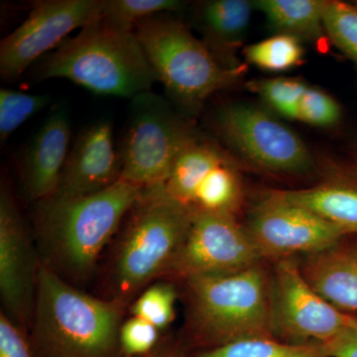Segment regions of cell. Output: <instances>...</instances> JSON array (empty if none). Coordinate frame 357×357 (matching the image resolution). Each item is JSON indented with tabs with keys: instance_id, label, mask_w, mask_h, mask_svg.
<instances>
[{
	"instance_id": "3957f363",
	"label": "cell",
	"mask_w": 357,
	"mask_h": 357,
	"mask_svg": "<svg viewBox=\"0 0 357 357\" xmlns=\"http://www.w3.org/2000/svg\"><path fill=\"white\" fill-rule=\"evenodd\" d=\"M36 79H66L100 96L130 98L158 83L134 30L100 17L84 26L37 66Z\"/></svg>"
},
{
	"instance_id": "5b68a950",
	"label": "cell",
	"mask_w": 357,
	"mask_h": 357,
	"mask_svg": "<svg viewBox=\"0 0 357 357\" xmlns=\"http://www.w3.org/2000/svg\"><path fill=\"white\" fill-rule=\"evenodd\" d=\"M194 211L166 194L164 185L144 188L129 211L112 260L114 300L126 306L133 296L167 270L184 243Z\"/></svg>"
},
{
	"instance_id": "d6986e66",
	"label": "cell",
	"mask_w": 357,
	"mask_h": 357,
	"mask_svg": "<svg viewBox=\"0 0 357 357\" xmlns=\"http://www.w3.org/2000/svg\"><path fill=\"white\" fill-rule=\"evenodd\" d=\"M252 4L245 0H213L202 4L199 20L208 47L218 60L225 47L243 35L251 17Z\"/></svg>"
},
{
	"instance_id": "7a4b0ae2",
	"label": "cell",
	"mask_w": 357,
	"mask_h": 357,
	"mask_svg": "<svg viewBox=\"0 0 357 357\" xmlns=\"http://www.w3.org/2000/svg\"><path fill=\"white\" fill-rule=\"evenodd\" d=\"M124 307L84 293L40 262L28 328L33 357H122Z\"/></svg>"
},
{
	"instance_id": "277c9868",
	"label": "cell",
	"mask_w": 357,
	"mask_h": 357,
	"mask_svg": "<svg viewBox=\"0 0 357 357\" xmlns=\"http://www.w3.org/2000/svg\"><path fill=\"white\" fill-rule=\"evenodd\" d=\"M189 328L199 349L251 337H274L271 278L258 264L185 280Z\"/></svg>"
},
{
	"instance_id": "1f68e13d",
	"label": "cell",
	"mask_w": 357,
	"mask_h": 357,
	"mask_svg": "<svg viewBox=\"0 0 357 357\" xmlns=\"http://www.w3.org/2000/svg\"><path fill=\"white\" fill-rule=\"evenodd\" d=\"M142 357H185L177 349L159 344L153 351Z\"/></svg>"
},
{
	"instance_id": "4fadbf2b",
	"label": "cell",
	"mask_w": 357,
	"mask_h": 357,
	"mask_svg": "<svg viewBox=\"0 0 357 357\" xmlns=\"http://www.w3.org/2000/svg\"><path fill=\"white\" fill-rule=\"evenodd\" d=\"M40 262L13 192L0 189V294L6 314L26 333L31 321ZM28 335V333H27Z\"/></svg>"
},
{
	"instance_id": "836d02e7",
	"label": "cell",
	"mask_w": 357,
	"mask_h": 357,
	"mask_svg": "<svg viewBox=\"0 0 357 357\" xmlns=\"http://www.w3.org/2000/svg\"><path fill=\"white\" fill-rule=\"evenodd\" d=\"M354 174H356V178H357V155L356 157V164H354Z\"/></svg>"
},
{
	"instance_id": "52a82bcc",
	"label": "cell",
	"mask_w": 357,
	"mask_h": 357,
	"mask_svg": "<svg viewBox=\"0 0 357 357\" xmlns=\"http://www.w3.org/2000/svg\"><path fill=\"white\" fill-rule=\"evenodd\" d=\"M121 153V180L142 188L165 184L176 161L199 136L153 91L131 100Z\"/></svg>"
},
{
	"instance_id": "d6a6232c",
	"label": "cell",
	"mask_w": 357,
	"mask_h": 357,
	"mask_svg": "<svg viewBox=\"0 0 357 357\" xmlns=\"http://www.w3.org/2000/svg\"><path fill=\"white\" fill-rule=\"evenodd\" d=\"M351 317H352V321H351V324H352V326H354V328H356L357 330V316H356V314H351Z\"/></svg>"
},
{
	"instance_id": "5bb4252c",
	"label": "cell",
	"mask_w": 357,
	"mask_h": 357,
	"mask_svg": "<svg viewBox=\"0 0 357 357\" xmlns=\"http://www.w3.org/2000/svg\"><path fill=\"white\" fill-rule=\"evenodd\" d=\"M121 157L115 149L112 122L100 121L77 136L53 196L96 194L121 181Z\"/></svg>"
},
{
	"instance_id": "603a6c76",
	"label": "cell",
	"mask_w": 357,
	"mask_h": 357,
	"mask_svg": "<svg viewBox=\"0 0 357 357\" xmlns=\"http://www.w3.org/2000/svg\"><path fill=\"white\" fill-rule=\"evenodd\" d=\"M51 102L47 95H31L14 89H0V141L3 144L9 136L33 115Z\"/></svg>"
},
{
	"instance_id": "9c48e42d",
	"label": "cell",
	"mask_w": 357,
	"mask_h": 357,
	"mask_svg": "<svg viewBox=\"0 0 357 357\" xmlns=\"http://www.w3.org/2000/svg\"><path fill=\"white\" fill-rule=\"evenodd\" d=\"M215 124L223 139L258 168L289 176H306L314 170L304 142L262 110L230 103L218 112Z\"/></svg>"
},
{
	"instance_id": "f1b7e54d",
	"label": "cell",
	"mask_w": 357,
	"mask_h": 357,
	"mask_svg": "<svg viewBox=\"0 0 357 357\" xmlns=\"http://www.w3.org/2000/svg\"><path fill=\"white\" fill-rule=\"evenodd\" d=\"M340 116L342 110L332 96L307 86L300 102L298 119L312 126L328 128L337 124Z\"/></svg>"
},
{
	"instance_id": "cb8c5ba5",
	"label": "cell",
	"mask_w": 357,
	"mask_h": 357,
	"mask_svg": "<svg viewBox=\"0 0 357 357\" xmlns=\"http://www.w3.org/2000/svg\"><path fill=\"white\" fill-rule=\"evenodd\" d=\"M177 292L174 285L166 282L153 284L145 289L131 305L130 312L152 324L162 331L175 319Z\"/></svg>"
},
{
	"instance_id": "ffe728a7",
	"label": "cell",
	"mask_w": 357,
	"mask_h": 357,
	"mask_svg": "<svg viewBox=\"0 0 357 357\" xmlns=\"http://www.w3.org/2000/svg\"><path fill=\"white\" fill-rule=\"evenodd\" d=\"M256 8L266 16L269 24L283 34L316 38L324 28L328 1L321 0H258Z\"/></svg>"
},
{
	"instance_id": "ac0fdd59",
	"label": "cell",
	"mask_w": 357,
	"mask_h": 357,
	"mask_svg": "<svg viewBox=\"0 0 357 357\" xmlns=\"http://www.w3.org/2000/svg\"><path fill=\"white\" fill-rule=\"evenodd\" d=\"M243 198V185L234 164L223 152L199 176L191 210L194 213H236Z\"/></svg>"
},
{
	"instance_id": "8fae6325",
	"label": "cell",
	"mask_w": 357,
	"mask_h": 357,
	"mask_svg": "<svg viewBox=\"0 0 357 357\" xmlns=\"http://www.w3.org/2000/svg\"><path fill=\"white\" fill-rule=\"evenodd\" d=\"M248 230L229 213H195L166 275L187 279L231 273L260 263Z\"/></svg>"
},
{
	"instance_id": "e575fe53",
	"label": "cell",
	"mask_w": 357,
	"mask_h": 357,
	"mask_svg": "<svg viewBox=\"0 0 357 357\" xmlns=\"http://www.w3.org/2000/svg\"><path fill=\"white\" fill-rule=\"evenodd\" d=\"M354 252H356V255H357V244H356V249H354Z\"/></svg>"
},
{
	"instance_id": "d4e9b609",
	"label": "cell",
	"mask_w": 357,
	"mask_h": 357,
	"mask_svg": "<svg viewBox=\"0 0 357 357\" xmlns=\"http://www.w3.org/2000/svg\"><path fill=\"white\" fill-rule=\"evenodd\" d=\"M182 6L178 0H105L102 17L112 24L134 30L140 21L177 11Z\"/></svg>"
},
{
	"instance_id": "9a60e30c",
	"label": "cell",
	"mask_w": 357,
	"mask_h": 357,
	"mask_svg": "<svg viewBox=\"0 0 357 357\" xmlns=\"http://www.w3.org/2000/svg\"><path fill=\"white\" fill-rule=\"evenodd\" d=\"M69 110L59 105L47 117L30 143L21 167V189L33 203L57 192L61 175L70 152Z\"/></svg>"
},
{
	"instance_id": "484cf974",
	"label": "cell",
	"mask_w": 357,
	"mask_h": 357,
	"mask_svg": "<svg viewBox=\"0 0 357 357\" xmlns=\"http://www.w3.org/2000/svg\"><path fill=\"white\" fill-rule=\"evenodd\" d=\"M324 29L335 46L357 65V4L328 1Z\"/></svg>"
},
{
	"instance_id": "f546056e",
	"label": "cell",
	"mask_w": 357,
	"mask_h": 357,
	"mask_svg": "<svg viewBox=\"0 0 357 357\" xmlns=\"http://www.w3.org/2000/svg\"><path fill=\"white\" fill-rule=\"evenodd\" d=\"M0 357H33L27 333L3 312L0 314Z\"/></svg>"
},
{
	"instance_id": "ba28073f",
	"label": "cell",
	"mask_w": 357,
	"mask_h": 357,
	"mask_svg": "<svg viewBox=\"0 0 357 357\" xmlns=\"http://www.w3.org/2000/svg\"><path fill=\"white\" fill-rule=\"evenodd\" d=\"M271 312L273 337L289 344H325L351 324V314L314 291L292 257L275 265Z\"/></svg>"
},
{
	"instance_id": "83f0119b",
	"label": "cell",
	"mask_w": 357,
	"mask_h": 357,
	"mask_svg": "<svg viewBox=\"0 0 357 357\" xmlns=\"http://www.w3.org/2000/svg\"><path fill=\"white\" fill-rule=\"evenodd\" d=\"M160 330L144 319L131 317L122 323L119 347L122 357H142L154 351L159 344Z\"/></svg>"
},
{
	"instance_id": "30bf717a",
	"label": "cell",
	"mask_w": 357,
	"mask_h": 357,
	"mask_svg": "<svg viewBox=\"0 0 357 357\" xmlns=\"http://www.w3.org/2000/svg\"><path fill=\"white\" fill-rule=\"evenodd\" d=\"M105 0H42L0 44V75L13 79L55 50L70 33L102 17Z\"/></svg>"
},
{
	"instance_id": "6da1fadb",
	"label": "cell",
	"mask_w": 357,
	"mask_h": 357,
	"mask_svg": "<svg viewBox=\"0 0 357 357\" xmlns=\"http://www.w3.org/2000/svg\"><path fill=\"white\" fill-rule=\"evenodd\" d=\"M143 191L121 180L89 196H51L34 203L35 229L45 258L41 262L66 281L86 280Z\"/></svg>"
},
{
	"instance_id": "7402d4cb",
	"label": "cell",
	"mask_w": 357,
	"mask_h": 357,
	"mask_svg": "<svg viewBox=\"0 0 357 357\" xmlns=\"http://www.w3.org/2000/svg\"><path fill=\"white\" fill-rule=\"evenodd\" d=\"M245 56L249 62L260 69L282 72L300 65L304 49L298 37L280 33L250 45L246 48Z\"/></svg>"
},
{
	"instance_id": "2e32d148",
	"label": "cell",
	"mask_w": 357,
	"mask_h": 357,
	"mask_svg": "<svg viewBox=\"0 0 357 357\" xmlns=\"http://www.w3.org/2000/svg\"><path fill=\"white\" fill-rule=\"evenodd\" d=\"M301 271L307 283L333 307L357 312V255L335 246L307 255Z\"/></svg>"
},
{
	"instance_id": "44dd1931",
	"label": "cell",
	"mask_w": 357,
	"mask_h": 357,
	"mask_svg": "<svg viewBox=\"0 0 357 357\" xmlns=\"http://www.w3.org/2000/svg\"><path fill=\"white\" fill-rule=\"evenodd\" d=\"M190 357H326L319 344H294L275 337H251L198 349Z\"/></svg>"
},
{
	"instance_id": "8992f818",
	"label": "cell",
	"mask_w": 357,
	"mask_h": 357,
	"mask_svg": "<svg viewBox=\"0 0 357 357\" xmlns=\"http://www.w3.org/2000/svg\"><path fill=\"white\" fill-rule=\"evenodd\" d=\"M158 83L173 102L197 112L213 93L231 86L241 75L227 68L181 21L158 14L134 28Z\"/></svg>"
},
{
	"instance_id": "7c38bea8",
	"label": "cell",
	"mask_w": 357,
	"mask_h": 357,
	"mask_svg": "<svg viewBox=\"0 0 357 357\" xmlns=\"http://www.w3.org/2000/svg\"><path fill=\"white\" fill-rule=\"evenodd\" d=\"M248 236L260 257L275 260L311 255L337 246L347 232L273 192L249 215Z\"/></svg>"
},
{
	"instance_id": "4dcf8cb0",
	"label": "cell",
	"mask_w": 357,
	"mask_h": 357,
	"mask_svg": "<svg viewBox=\"0 0 357 357\" xmlns=\"http://www.w3.org/2000/svg\"><path fill=\"white\" fill-rule=\"evenodd\" d=\"M319 345L326 357H357V330L351 324L332 340Z\"/></svg>"
},
{
	"instance_id": "e0dca14e",
	"label": "cell",
	"mask_w": 357,
	"mask_h": 357,
	"mask_svg": "<svg viewBox=\"0 0 357 357\" xmlns=\"http://www.w3.org/2000/svg\"><path fill=\"white\" fill-rule=\"evenodd\" d=\"M281 194L290 203L312 211L347 234H357V178Z\"/></svg>"
},
{
	"instance_id": "4316f807",
	"label": "cell",
	"mask_w": 357,
	"mask_h": 357,
	"mask_svg": "<svg viewBox=\"0 0 357 357\" xmlns=\"http://www.w3.org/2000/svg\"><path fill=\"white\" fill-rule=\"evenodd\" d=\"M251 88L278 114L298 119L300 102L307 86L300 79L277 77L252 83Z\"/></svg>"
}]
</instances>
